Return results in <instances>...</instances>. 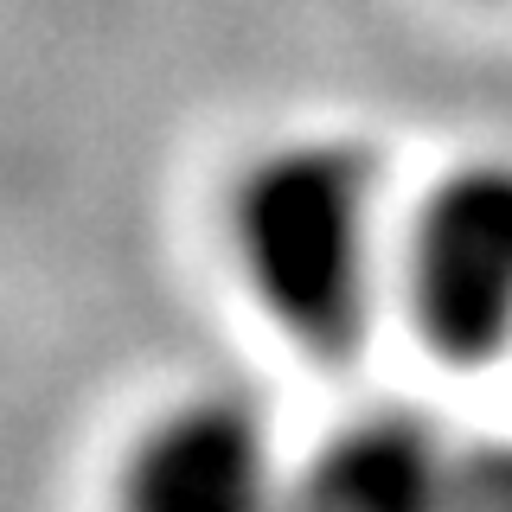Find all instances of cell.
<instances>
[{
	"label": "cell",
	"mask_w": 512,
	"mask_h": 512,
	"mask_svg": "<svg viewBox=\"0 0 512 512\" xmlns=\"http://www.w3.org/2000/svg\"><path fill=\"white\" fill-rule=\"evenodd\" d=\"M231 263L250 301L308 359H346L397 295V237L384 224L378 154L340 135L276 141L224 199Z\"/></svg>",
	"instance_id": "1"
},
{
	"label": "cell",
	"mask_w": 512,
	"mask_h": 512,
	"mask_svg": "<svg viewBox=\"0 0 512 512\" xmlns=\"http://www.w3.org/2000/svg\"><path fill=\"white\" fill-rule=\"evenodd\" d=\"M397 301L455 372L512 352V154L461 160L397 231Z\"/></svg>",
	"instance_id": "2"
},
{
	"label": "cell",
	"mask_w": 512,
	"mask_h": 512,
	"mask_svg": "<svg viewBox=\"0 0 512 512\" xmlns=\"http://www.w3.org/2000/svg\"><path fill=\"white\" fill-rule=\"evenodd\" d=\"M288 493L263 410L224 391L154 410L116 474V512H288Z\"/></svg>",
	"instance_id": "3"
},
{
	"label": "cell",
	"mask_w": 512,
	"mask_h": 512,
	"mask_svg": "<svg viewBox=\"0 0 512 512\" xmlns=\"http://www.w3.org/2000/svg\"><path fill=\"white\" fill-rule=\"evenodd\" d=\"M461 442L423 410H365L295 468L288 512H455Z\"/></svg>",
	"instance_id": "4"
},
{
	"label": "cell",
	"mask_w": 512,
	"mask_h": 512,
	"mask_svg": "<svg viewBox=\"0 0 512 512\" xmlns=\"http://www.w3.org/2000/svg\"><path fill=\"white\" fill-rule=\"evenodd\" d=\"M455 512H512V436L461 448Z\"/></svg>",
	"instance_id": "5"
}]
</instances>
